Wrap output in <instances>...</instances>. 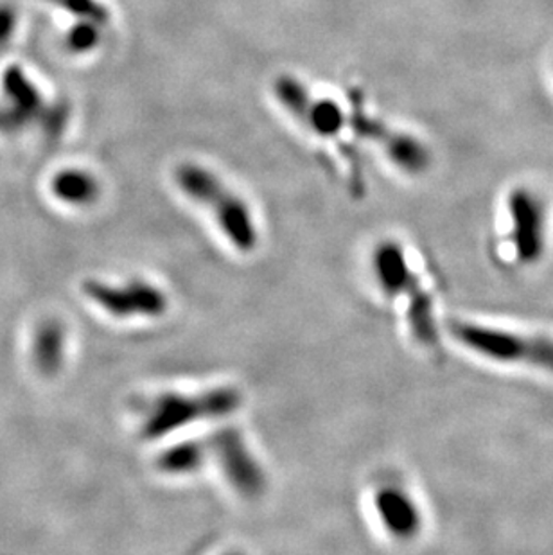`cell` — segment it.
I'll list each match as a JSON object with an SVG mask.
<instances>
[{
  "instance_id": "obj_1",
  "label": "cell",
  "mask_w": 553,
  "mask_h": 555,
  "mask_svg": "<svg viewBox=\"0 0 553 555\" xmlns=\"http://www.w3.org/2000/svg\"><path fill=\"white\" fill-rule=\"evenodd\" d=\"M372 275L377 288L391 302L401 306L408 330L419 346L434 349L439 346V324L435 300L413 272L407 251L397 242L380 243L371 257Z\"/></svg>"
},
{
  "instance_id": "obj_2",
  "label": "cell",
  "mask_w": 553,
  "mask_h": 555,
  "mask_svg": "<svg viewBox=\"0 0 553 555\" xmlns=\"http://www.w3.org/2000/svg\"><path fill=\"white\" fill-rule=\"evenodd\" d=\"M241 404L243 393L232 385H216L194 392L166 390L153 396L142 412V439H167L189 426L227 420Z\"/></svg>"
},
{
  "instance_id": "obj_3",
  "label": "cell",
  "mask_w": 553,
  "mask_h": 555,
  "mask_svg": "<svg viewBox=\"0 0 553 555\" xmlns=\"http://www.w3.org/2000/svg\"><path fill=\"white\" fill-rule=\"evenodd\" d=\"M175 182L194 204L209 210L230 247L250 254L259 245V231L250 205L235 193L218 175L196 163H183L175 171Z\"/></svg>"
},
{
  "instance_id": "obj_4",
  "label": "cell",
  "mask_w": 553,
  "mask_h": 555,
  "mask_svg": "<svg viewBox=\"0 0 553 555\" xmlns=\"http://www.w3.org/2000/svg\"><path fill=\"white\" fill-rule=\"evenodd\" d=\"M451 335L460 346L492 362L523 363L553 371V338L525 335L467 320L451 322Z\"/></svg>"
},
{
  "instance_id": "obj_5",
  "label": "cell",
  "mask_w": 553,
  "mask_h": 555,
  "mask_svg": "<svg viewBox=\"0 0 553 555\" xmlns=\"http://www.w3.org/2000/svg\"><path fill=\"white\" fill-rule=\"evenodd\" d=\"M210 462L218 466L224 482L234 493L246 500L262 496L268 488V477L256 451L252 450L245 435L227 426L207 437Z\"/></svg>"
},
{
  "instance_id": "obj_6",
  "label": "cell",
  "mask_w": 553,
  "mask_h": 555,
  "mask_svg": "<svg viewBox=\"0 0 553 555\" xmlns=\"http://www.w3.org/2000/svg\"><path fill=\"white\" fill-rule=\"evenodd\" d=\"M85 294L115 319H160L169 309V297L146 279H130L120 284L87 281Z\"/></svg>"
},
{
  "instance_id": "obj_7",
  "label": "cell",
  "mask_w": 553,
  "mask_h": 555,
  "mask_svg": "<svg viewBox=\"0 0 553 555\" xmlns=\"http://www.w3.org/2000/svg\"><path fill=\"white\" fill-rule=\"evenodd\" d=\"M347 125L363 141L376 144L402 173L419 177L432 166V152L419 137L396 130L380 117L371 116L365 111H355L347 116Z\"/></svg>"
},
{
  "instance_id": "obj_8",
  "label": "cell",
  "mask_w": 553,
  "mask_h": 555,
  "mask_svg": "<svg viewBox=\"0 0 553 555\" xmlns=\"http://www.w3.org/2000/svg\"><path fill=\"white\" fill-rule=\"evenodd\" d=\"M272 90L276 103L314 135H338L347 125V116L338 103L317 98L295 76H279L273 81Z\"/></svg>"
},
{
  "instance_id": "obj_9",
  "label": "cell",
  "mask_w": 553,
  "mask_h": 555,
  "mask_svg": "<svg viewBox=\"0 0 553 555\" xmlns=\"http://www.w3.org/2000/svg\"><path fill=\"white\" fill-rule=\"evenodd\" d=\"M509 220H511V245L522 264H536L546 251V207L532 189H512L509 193Z\"/></svg>"
},
{
  "instance_id": "obj_10",
  "label": "cell",
  "mask_w": 553,
  "mask_h": 555,
  "mask_svg": "<svg viewBox=\"0 0 553 555\" xmlns=\"http://www.w3.org/2000/svg\"><path fill=\"white\" fill-rule=\"evenodd\" d=\"M372 508L380 527L399 543L417 540L424 529V514L417 498L401 483H382L372 494Z\"/></svg>"
},
{
  "instance_id": "obj_11",
  "label": "cell",
  "mask_w": 553,
  "mask_h": 555,
  "mask_svg": "<svg viewBox=\"0 0 553 555\" xmlns=\"http://www.w3.org/2000/svg\"><path fill=\"white\" fill-rule=\"evenodd\" d=\"M209 462L210 450L207 439H191L166 446L158 453L155 466L166 477L182 478L196 475Z\"/></svg>"
},
{
  "instance_id": "obj_12",
  "label": "cell",
  "mask_w": 553,
  "mask_h": 555,
  "mask_svg": "<svg viewBox=\"0 0 553 555\" xmlns=\"http://www.w3.org/2000/svg\"><path fill=\"white\" fill-rule=\"evenodd\" d=\"M65 357V330L56 320H49L38 330L35 341V362L43 376H54Z\"/></svg>"
},
{
  "instance_id": "obj_13",
  "label": "cell",
  "mask_w": 553,
  "mask_h": 555,
  "mask_svg": "<svg viewBox=\"0 0 553 555\" xmlns=\"http://www.w3.org/2000/svg\"><path fill=\"white\" fill-rule=\"evenodd\" d=\"M56 191L63 199L73 204H90L98 194V184L85 173H68L60 179Z\"/></svg>"
},
{
  "instance_id": "obj_14",
  "label": "cell",
  "mask_w": 553,
  "mask_h": 555,
  "mask_svg": "<svg viewBox=\"0 0 553 555\" xmlns=\"http://www.w3.org/2000/svg\"><path fill=\"white\" fill-rule=\"evenodd\" d=\"M221 555H245V554H243V552H240V551H230V552H224V554H221Z\"/></svg>"
}]
</instances>
